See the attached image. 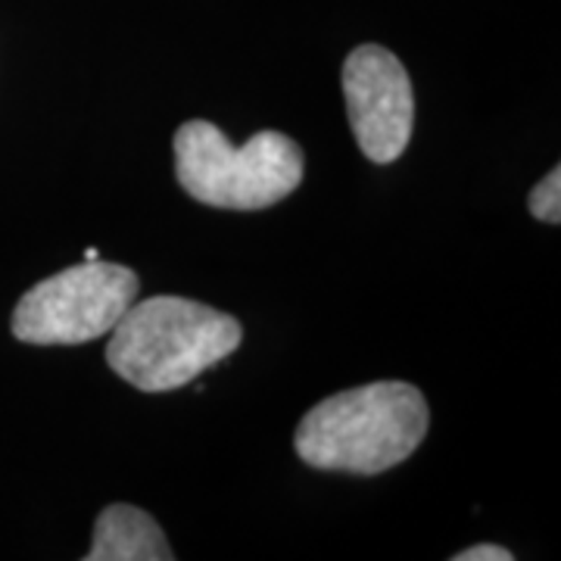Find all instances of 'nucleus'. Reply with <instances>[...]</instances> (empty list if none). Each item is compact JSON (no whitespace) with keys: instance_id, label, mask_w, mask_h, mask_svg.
<instances>
[{"instance_id":"9","label":"nucleus","mask_w":561,"mask_h":561,"mask_svg":"<svg viewBox=\"0 0 561 561\" xmlns=\"http://www.w3.org/2000/svg\"><path fill=\"white\" fill-rule=\"evenodd\" d=\"M94 260H101V253H98V247H88V250H84V262H94Z\"/></svg>"},{"instance_id":"5","label":"nucleus","mask_w":561,"mask_h":561,"mask_svg":"<svg viewBox=\"0 0 561 561\" xmlns=\"http://www.w3.org/2000/svg\"><path fill=\"white\" fill-rule=\"evenodd\" d=\"M343 98L359 150L378 165L400 160L415 128V91L397 54L359 44L343 62Z\"/></svg>"},{"instance_id":"6","label":"nucleus","mask_w":561,"mask_h":561,"mask_svg":"<svg viewBox=\"0 0 561 561\" xmlns=\"http://www.w3.org/2000/svg\"><path fill=\"white\" fill-rule=\"evenodd\" d=\"M175 552L153 522L138 505L116 502L103 508L94 524V542L84 561H172Z\"/></svg>"},{"instance_id":"4","label":"nucleus","mask_w":561,"mask_h":561,"mask_svg":"<svg viewBox=\"0 0 561 561\" xmlns=\"http://www.w3.org/2000/svg\"><path fill=\"white\" fill-rule=\"evenodd\" d=\"M140 280L128 265L79 262L22 294L13 309V337L32 346H79L116 328L138 300Z\"/></svg>"},{"instance_id":"2","label":"nucleus","mask_w":561,"mask_h":561,"mask_svg":"<svg viewBox=\"0 0 561 561\" xmlns=\"http://www.w3.org/2000/svg\"><path fill=\"white\" fill-rule=\"evenodd\" d=\"M110 334V368L144 393H169L197 381L243 341L234 316L184 297L135 300Z\"/></svg>"},{"instance_id":"7","label":"nucleus","mask_w":561,"mask_h":561,"mask_svg":"<svg viewBox=\"0 0 561 561\" xmlns=\"http://www.w3.org/2000/svg\"><path fill=\"white\" fill-rule=\"evenodd\" d=\"M530 213L546 225L561 221V169L556 165L546 179L530 191Z\"/></svg>"},{"instance_id":"1","label":"nucleus","mask_w":561,"mask_h":561,"mask_svg":"<svg viewBox=\"0 0 561 561\" xmlns=\"http://www.w3.org/2000/svg\"><path fill=\"white\" fill-rule=\"evenodd\" d=\"M431 409L415 383L375 381L334 393L297 424V456L319 471L383 474L419 449Z\"/></svg>"},{"instance_id":"8","label":"nucleus","mask_w":561,"mask_h":561,"mask_svg":"<svg viewBox=\"0 0 561 561\" xmlns=\"http://www.w3.org/2000/svg\"><path fill=\"white\" fill-rule=\"evenodd\" d=\"M515 556L502 546H493V542H481V546H471L465 552H456L453 561H512Z\"/></svg>"},{"instance_id":"3","label":"nucleus","mask_w":561,"mask_h":561,"mask_svg":"<svg viewBox=\"0 0 561 561\" xmlns=\"http://www.w3.org/2000/svg\"><path fill=\"white\" fill-rule=\"evenodd\" d=\"M172 147L181 187L216 209H268L302 181L300 144L268 128L234 147L219 125L191 119L175 131Z\"/></svg>"}]
</instances>
